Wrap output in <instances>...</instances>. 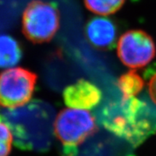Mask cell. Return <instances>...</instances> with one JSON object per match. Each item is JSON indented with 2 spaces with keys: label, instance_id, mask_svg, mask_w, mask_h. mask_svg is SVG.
<instances>
[{
  "label": "cell",
  "instance_id": "cell-2",
  "mask_svg": "<svg viewBox=\"0 0 156 156\" xmlns=\"http://www.w3.org/2000/svg\"><path fill=\"white\" fill-rule=\"evenodd\" d=\"M23 31L34 43H44L51 40L59 29L60 13L50 2L33 0L23 15Z\"/></svg>",
  "mask_w": 156,
  "mask_h": 156
},
{
  "label": "cell",
  "instance_id": "cell-6",
  "mask_svg": "<svg viewBox=\"0 0 156 156\" xmlns=\"http://www.w3.org/2000/svg\"><path fill=\"white\" fill-rule=\"evenodd\" d=\"M102 98L101 91L97 85L81 79L65 88L63 99L69 108L88 110L96 107Z\"/></svg>",
  "mask_w": 156,
  "mask_h": 156
},
{
  "label": "cell",
  "instance_id": "cell-11",
  "mask_svg": "<svg viewBox=\"0 0 156 156\" xmlns=\"http://www.w3.org/2000/svg\"><path fill=\"white\" fill-rule=\"evenodd\" d=\"M14 136L9 126L0 120V156H8L10 154Z\"/></svg>",
  "mask_w": 156,
  "mask_h": 156
},
{
  "label": "cell",
  "instance_id": "cell-10",
  "mask_svg": "<svg viewBox=\"0 0 156 156\" xmlns=\"http://www.w3.org/2000/svg\"><path fill=\"white\" fill-rule=\"evenodd\" d=\"M125 2L126 0H84V5L89 11L102 16L116 13Z\"/></svg>",
  "mask_w": 156,
  "mask_h": 156
},
{
  "label": "cell",
  "instance_id": "cell-8",
  "mask_svg": "<svg viewBox=\"0 0 156 156\" xmlns=\"http://www.w3.org/2000/svg\"><path fill=\"white\" fill-rule=\"evenodd\" d=\"M22 58L19 42L9 35L0 36V68L10 69L16 66Z\"/></svg>",
  "mask_w": 156,
  "mask_h": 156
},
{
  "label": "cell",
  "instance_id": "cell-1",
  "mask_svg": "<svg viewBox=\"0 0 156 156\" xmlns=\"http://www.w3.org/2000/svg\"><path fill=\"white\" fill-rule=\"evenodd\" d=\"M107 130L135 147L156 134V105L136 97L110 103L101 112Z\"/></svg>",
  "mask_w": 156,
  "mask_h": 156
},
{
  "label": "cell",
  "instance_id": "cell-9",
  "mask_svg": "<svg viewBox=\"0 0 156 156\" xmlns=\"http://www.w3.org/2000/svg\"><path fill=\"white\" fill-rule=\"evenodd\" d=\"M144 86V80L135 71H129L122 75L118 80V87L123 94V97H136Z\"/></svg>",
  "mask_w": 156,
  "mask_h": 156
},
{
  "label": "cell",
  "instance_id": "cell-12",
  "mask_svg": "<svg viewBox=\"0 0 156 156\" xmlns=\"http://www.w3.org/2000/svg\"><path fill=\"white\" fill-rule=\"evenodd\" d=\"M148 91L152 102L156 105V73L152 76L148 84Z\"/></svg>",
  "mask_w": 156,
  "mask_h": 156
},
{
  "label": "cell",
  "instance_id": "cell-3",
  "mask_svg": "<svg viewBox=\"0 0 156 156\" xmlns=\"http://www.w3.org/2000/svg\"><path fill=\"white\" fill-rule=\"evenodd\" d=\"M95 118L87 110L67 108L60 112L54 123V132L66 147L73 148L97 132Z\"/></svg>",
  "mask_w": 156,
  "mask_h": 156
},
{
  "label": "cell",
  "instance_id": "cell-5",
  "mask_svg": "<svg viewBox=\"0 0 156 156\" xmlns=\"http://www.w3.org/2000/svg\"><path fill=\"white\" fill-rule=\"evenodd\" d=\"M117 54L122 63L127 67L141 68L155 57V44L147 33L132 30L120 37L117 45Z\"/></svg>",
  "mask_w": 156,
  "mask_h": 156
},
{
  "label": "cell",
  "instance_id": "cell-4",
  "mask_svg": "<svg viewBox=\"0 0 156 156\" xmlns=\"http://www.w3.org/2000/svg\"><path fill=\"white\" fill-rule=\"evenodd\" d=\"M37 75L23 68H10L0 73V105L8 109L26 105L33 96Z\"/></svg>",
  "mask_w": 156,
  "mask_h": 156
},
{
  "label": "cell",
  "instance_id": "cell-7",
  "mask_svg": "<svg viewBox=\"0 0 156 156\" xmlns=\"http://www.w3.org/2000/svg\"><path fill=\"white\" fill-rule=\"evenodd\" d=\"M116 34V27L114 23L105 17L93 18L87 24V37L95 47L100 49L113 47Z\"/></svg>",
  "mask_w": 156,
  "mask_h": 156
}]
</instances>
